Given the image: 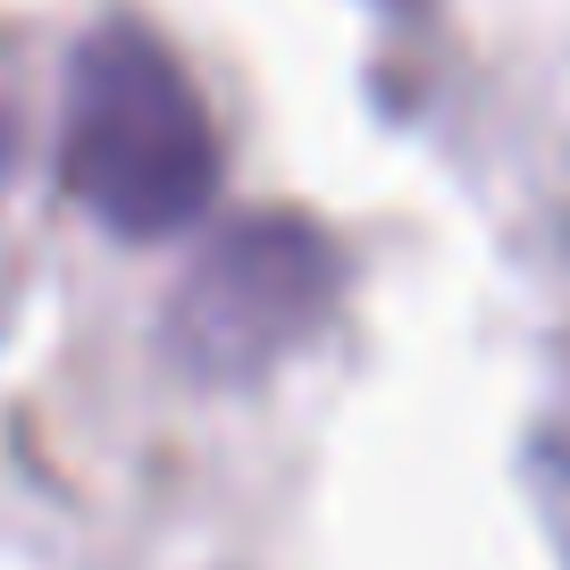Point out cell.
<instances>
[{
	"mask_svg": "<svg viewBox=\"0 0 570 570\" xmlns=\"http://www.w3.org/2000/svg\"><path fill=\"white\" fill-rule=\"evenodd\" d=\"M327 303H336V244L311 218H235L185 268L168 303V344L194 377H261L327 320Z\"/></svg>",
	"mask_w": 570,
	"mask_h": 570,
	"instance_id": "obj_2",
	"label": "cell"
},
{
	"mask_svg": "<svg viewBox=\"0 0 570 570\" xmlns=\"http://www.w3.org/2000/svg\"><path fill=\"white\" fill-rule=\"evenodd\" d=\"M59 177L109 235H177L218 185V135L160 35L109 18L68 59Z\"/></svg>",
	"mask_w": 570,
	"mask_h": 570,
	"instance_id": "obj_1",
	"label": "cell"
},
{
	"mask_svg": "<svg viewBox=\"0 0 570 570\" xmlns=\"http://www.w3.org/2000/svg\"><path fill=\"white\" fill-rule=\"evenodd\" d=\"M0 168H9V118H0Z\"/></svg>",
	"mask_w": 570,
	"mask_h": 570,
	"instance_id": "obj_3",
	"label": "cell"
}]
</instances>
